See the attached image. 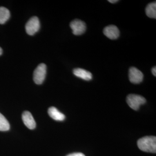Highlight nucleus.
Masks as SVG:
<instances>
[{
    "label": "nucleus",
    "mask_w": 156,
    "mask_h": 156,
    "mask_svg": "<svg viewBox=\"0 0 156 156\" xmlns=\"http://www.w3.org/2000/svg\"><path fill=\"white\" fill-rule=\"evenodd\" d=\"M137 145L140 150L148 153H156V138L154 136H147L138 140Z\"/></svg>",
    "instance_id": "obj_1"
},
{
    "label": "nucleus",
    "mask_w": 156,
    "mask_h": 156,
    "mask_svg": "<svg viewBox=\"0 0 156 156\" xmlns=\"http://www.w3.org/2000/svg\"><path fill=\"white\" fill-rule=\"evenodd\" d=\"M128 106L135 111H138L140 106L146 103V99L144 97L137 94H129L127 97Z\"/></svg>",
    "instance_id": "obj_2"
},
{
    "label": "nucleus",
    "mask_w": 156,
    "mask_h": 156,
    "mask_svg": "<svg viewBox=\"0 0 156 156\" xmlns=\"http://www.w3.org/2000/svg\"><path fill=\"white\" fill-rule=\"evenodd\" d=\"M46 75V66L45 64H40L35 69L33 74L34 82L37 84H41L45 80Z\"/></svg>",
    "instance_id": "obj_3"
},
{
    "label": "nucleus",
    "mask_w": 156,
    "mask_h": 156,
    "mask_svg": "<svg viewBox=\"0 0 156 156\" xmlns=\"http://www.w3.org/2000/svg\"><path fill=\"white\" fill-rule=\"evenodd\" d=\"M39 28L40 23L37 17H32L26 24V31L30 35H34L39 31Z\"/></svg>",
    "instance_id": "obj_4"
},
{
    "label": "nucleus",
    "mask_w": 156,
    "mask_h": 156,
    "mask_svg": "<svg viewBox=\"0 0 156 156\" xmlns=\"http://www.w3.org/2000/svg\"><path fill=\"white\" fill-rule=\"evenodd\" d=\"M129 79L133 83H140L144 79V74L136 68L131 67L129 69Z\"/></svg>",
    "instance_id": "obj_5"
},
{
    "label": "nucleus",
    "mask_w": 156,
    "mask_h": 156,
    "mask_svg": "<svg viewBox=\"0 0 156 156\" xmlns=\"http://www.w3.org/2000/svg\"><path fill=\"white\" fill-rule=\"evenodd\" d=\"M70 27L73 30V34L76 35L83 34L86 28L85 23L83 21L78 19H75L70 23Z\"/></svg>",
    "instance_id": "obj_6"
},
{
    "label": "nucleus",
    "mask_w": 156,
    "mask_h": 156,
    "mask_svg": "<svg viewBox=\"0 0 156 156\" xmlns=\"http://www.w3.org/2000/svg\"><path fill=\"white\" fill-rule=\"evenodd\" d=\"M23 122L25 126L30 129L36 127V123L31 113L28 111L24 112L22 114Z\"/></svg>",
    "instance_id": "obj_7"
},
{
    "label": "nucleus",
    "mask_w": 156,
    "mask_h": 156,
    "mask_svg": "<svg viewBox=\"0 0 156 156\" xmlns=\"http://www.w3.org/2000/svg\"><path fill=\"white\" fill-rule=\"evenodd\" d=\"M104 34L109 39H116L119 37L120 31L116 26L110 25L104 29Z\"/></svg>",
    "instance_id": "obj_8"
},
{
    "label": "nucleus",
    "mask_w": 156,
    "mask_h": 156,
    "mask_svg": "<svg viewBox=\"0 0 156 156\" xmlns=\"http://www.w3.org/2000/svg\"><path fill=\"white\" fill-rule=\"evenodd\" d=\"M48 114L51 118L56 121H63L66 119V116L59 111L56 108L53 106L49 108Z\"/></svg>",
    "instance_id": "obj_9"
},
{
    "label": "nucleus",
    "mask_w": 156,
    "mask_h": 156,
    "mask_svg": "<svg viewBox=\"0 0 156 156\" xmlns=\"http://www.w3.org/2000/svg\"><path fill=\"white\" fill-rule=\"evenodd\" d=\"M73 73L76 76L81 78L85 80H90L93 78V76L91 73L82 68L74 69Z\"/></svg>",
    "instance_id": "obj_10"
},
{
    "label": "nucleus",
    "mask_w": 156,
    "mask_h": 156,
    "mask_svg": "<svg viewBox=\"0 0 156 156\" xmlns=\"http://www.w3.org/2000/svg\"><path fill=\"white\" fill-rule=\"evenodd\" d=\"M146 15L150 18H156V1L149 4L146 8Z\"/></svg>",
    "instance_id": "obj_11"
},
{
    "label": "nucleus",
    "mask_w": 156,
    "mask_h": 156,
    "mask_svg": "<svg viewBox=\"0 0 156 156\" xmlns=\"http://www.w3.org/2000/svg\"><path fill=\"white\" fill-rule=\"evenodd\" d=\"M10 18V12L5 7H0V24L5 23Z\"/></svg>",
    "instance_id": "obj_12"
},
{
    "label": "nucleus",
    "mask_w": 156,
    "mask_h": 156,
    "mask_svg": "<svg viewBox=\"0 0 156 156\" xmlns=\"http://www.w3.org/2000/svg\"><path fill=\"white\" fill-rule=\"evenodd\" d=\"M10 129V125L8 121L0 113V131H6Z\"/></svg>",
    "instance_id": "obj_13"
},
{
    "label": "nucleus",
    "mask_w": 156,
    "mask_h": 156,
    "mask_svg": "<svg viewBox=\"0 0 156 156\" xmlns=\"http://www.w3.org/2000/svg\"><path fill=\"white\" fill-rule=\"evenodd\" d=\"M67 156H85V155L82 153H73L72 154H69Z\"/></svg>",
    "instance_id": "obj_14"
},
{
    "label": "nucleus",
    "mask_w": 156,
    "mask_h": 156,
    "mask_svg": "<svg viewBox=\"0 0 156 156\" xmlns=\"http://www.w3.org/2000/svg\"><path fill=\"white\" fill-rule=\"evenodd\" d=\"M151 72H152V73H153V75L154 76H156V67H154L153 68H152V69H151Z\"/></svg>",
    "instance_id": "obj_15"
},
{
    "label": "nucleus",
    "mask_w": 156,
    "mask_h": 156,
    "mask_svg": "<svg viewBox=\"0 0 156 156\" xmlns=\"http://www.w3.org/2000/svg\"><path fill=\"white\" fill-rule=\"evenodd\" d=\"M108 2H111V3H115V2H118V1H117V0H115V1L109 0V1H108Z\"/></svg>",
    "instance_id": "obj_16"
},
{
    "label": "nucleus",
    "mask_w": 156,
    "mask_h": 156,
    "mask_svg": "<svg viewBox=\"0 0 156 156\" xmlns=\"http://www.w3.org/2000/svg\"><path fill=\"white\" fill-rule=\"evenodd\" d=\"M2 54V48L0 47V56H1Z\"/></svg>",
    "instance_id": "obj_17"
}]
</instances>
